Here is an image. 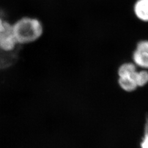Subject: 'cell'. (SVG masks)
Returning a JSON list of instances; mask_svg holds the SVG:
<instances>
[{
    "label": "cell",
    "mask_w": 148,
    "mask_h": 148,
    "mask_svg": "<svg viewBox=\"0 0 148 148\" xmlns=\"http://www.w3.org/2000/svg\"><path fill=\"white\" fill-rule=\"evenodd\" d=\"M145 134L143 139V142L141 144L142 148H148V120L145 126Z\"/></svg>",
    "instance_id": "cell-8"
},
{
    "label": "cell",
    "mask_w": 148,
    "mask_h": 148,
    "mask_svg": "<svg viewBox=\"0 0 148 148\" xmlns=\"http://www.w3.org/2000/svg\"><path fill=\"white\" fill-rule=\"evenodd\" d=\"M17 43L12 25L0 16V49L6 51L16 49Z\"/></svg>",
    "instance_id": "cell-2"
},
{
    "label": "cell",
    "mask_w": 148,
    "mask_h": 148,
    "mask_svg": "<svg viewBox=\"0 0 148 148\" xmlns=\"http://www.w3.org/2000/svg\"><path fill=\"white\" fill-rule=\"evenodd\" d=\"M17 58L16 49L6 51L0 49V70L7 69L16 63Z\"/></svg>",
    "instance_id": "cell-5"
},
{
    "label": "cell",
    "mask_w": 148,
    "mask_h": 148,
    "mask_svg": "<svg viewBox=\"0 0 148 148\" xmlns=\"http://www.w3.org/2000/svg\"><path fill=\"white\" fill-rule=\"evenodd\" d=\"M138 71L131 75L119 77V84L122 89L126 92H132L136 90L138 85L136 82V76Z\"/></svg>",
    "instance_id": "cell-4"
},
{
    "label": "cell",
    "mask_w": 148,
    "mask_h": 148,
    "mask_svg": "<svg viewBox=\"0 0 148 148\" xmlns=\"http://www.w3.org/2000/svg\"><path fill=\"white\" fill-rule=\"evenodd\" d=\"M134 12L140 20L148 21V0H138L134 6Z\"/></svg>",
    "instance_id": "cell-6"
},
{
    "label": "cell",
    "mask_w": 148,
    "mask_h": 148,
    "mask_svg": "<svg viewBox=\"0 0 148 148\" xmlns=\"http://www.w3.org/2000/svg\"><path fill=\"white\" fill-rule=\"evenodd\" d=\"M138 87H143L148 82V72L147 70L138 71L136 76Z\"/></svg>",
    "instance_id": "cell-7"
},
{
    "label": "cell",
    "mask_w": 148,
    "mask_h": 148,
    "mask_svg": "<svg viewBox=\"0 0 148 148\" xmlns=\"http://www.w3.org/2000/svg\"><path fill=\"white\" fill-rule=\"evenodd\" d=\"M18 45H27L37 41L43 34L42 24L38 19L30 16L23 17L12 25Z\"/></svg>",
    "instance_id": "cell-1"
},
{
    "label": "cell",
    "mask_w": 148,
    "mask_h": 148,
    "mask_svg": "<svg viewBox=\"0 0 148 148\" xmlns=\"http://www.w3.org/2000/svg\"><path fill=\"white\" fill-rule=\"evenodd\" d=\"M134 63L138 66L148 69V41H142L138 44L133 53Z\"/></svg>",
    "instance_id": "cell-3"
}]
</instances>
